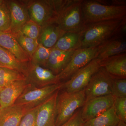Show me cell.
<instances>
[{"label": "cell", "instance_id": "25", "mask_svg": "<svg viewBox=\"0 0 126 126\" xmlns=\"http://www.w3.org/2000/svg\"><path fill=\"white\" fill-rule=\"evenodd\" d=\"M14 35L22 48L29 55L31 59L38 46V40L31 38L20 33Z\"/></svg>", "mask_w": 126, "mask_h": 126}, {"label": "cell", "instance_id": "12", "mask_svg": "<svg viewBox=\"0 0 126 126\" xmlns=\"http://www.w3.org/2000/svg\"><path fill=\"white\" fill-rule=\"evenodd\" d=\"M59 90L39 106L36 113V126H55L56 103Z\"/></svg>", "mask_w": 126, "mask_h": 126}, {"label": "cell", "instance_id": "27", "mask_svg": "<svg viewBox=\"0 0 126 126\" xmlns=\"http://www.w3.org/2000/svg\"><path fill=\"white\" fill-rule=\"evenodd\" d=\"M52 48H47L39 44L38 46L31 58V62L45 67Z\"/></svg>", "mask_w": 126, "mask_h": 126}, {"label": "cell", "instance_id": "4", "mask_svg": "<svg viewBox=\"0 0 126 126\" xmlns=\"http://www.w3.org/2000/svg\"><path fill=\"white\" fill-rule=\"evenodd\" d=\"M83 0H68L59 13L55 23L66 32L81 31L86 24L84 19Z\"/></svg>", "mask_w": 126, "mask_h": 126}, {"label": "cell", "instance_id": "11", "mask_svg": "<svg viewBox=\"0 0 126 126\" xmlns=\"http://www.w3.org/2000/svg\"><path fill=\"white\" fill-rule=\"evenodd\" d=\"M115 98L111 94L97 97L86 102L82 108V116L86 122L97 116L113 106Z\"/></svg>", "mask_w": 126, "mask_h": 126}, {"label": "cell", "instance_id": "7", "mask_svg": "<svg viewBox=\"0 0 126 126\" xmlns=\"http://www.w3.org/2000/svg\"><path fill=\"white\" fill-rule=\"evenodd\" d=\"M24 76L29 85L36 88L43 87L61 82L57 75L52 71L31 61L26 64Z\"/></svg>", "mask_w": 126, "mask_h": 126}, {"label": "cell", "instance_id": "26", "mask_svg": "<svg viewBox=\"0 0 126 126\" xmlns=\"http://www.w3.org/2000/svg\"><path fill=\"white\" fill-rule=\"evenodd\" d=\"M11 24L10 11L7 4L4 2L0 5V31L9 32Z\"/></svg>", "mask_w": 126, "mask_h": 126}, {"label": "cell", "instance_id": "1", "mask_svg": "<svg viewBox=\"0 0 126 126\" xmlns=\"http://www.w3.org/2000/svg\"><path fill=\"white\" fill-rule=\"evenodd\" d=\"M126 18L87 24L82 30L81 48L97 47L116 36H124Z\"/></svg>", "mask_w": 126, "mask_h": 126}, {"label": "cell", "instance_id": "18", "mask_svg": "<svg viewBox=\"0 0 126 126\" xmlns=\"http://www.w3.org/2000/svg\"><path fill=\"white\" fill-rule=\"evenodd\" d=\"M0 46L8 50L21 63H26L31 61L29 55L11 33L0 31Z\"/></svg>", "mask_w": 126, "mask_h": 126}, {"label": "cell", "instance_id": "34", "mask_svg": "<svg viewBox=\"0 0 126 126\" xmlns=\"http://www.w3.org/2000/svg\"><path fill=\"white\" fill-rule=\"evenodd\" d=\"M0 67H5V66H4V65H3L2 64H1V63H0Z\"/></svg>", "mask_w": 126, "mask_h": 126}, {"label": "cell", "instance_id": "24", "mask_svg": "<svg viewBox=\"0 0 126 126\" xmlns=\"http://www.w3.org/2000/svg\"><path fill=\"white\" fill-rule=\"evenodd\" d=\"M25 79L23 74L17 70L0 67V89L18 80Z\"/></svg>", "mask_w": 126, "mask_h": 126}, {"label": "cell", "instance_id": "17", "mask_svg": "<svg viewBox=\"0 0 126 126\" xmlns=\"http://www.w3.org/2000/svg\"><path fill=\"white\" fill-rule=\"evenodd\" d=\"M75 50L63 51L53 47L45 67L58 75L67 65Z\"/></svg>", "mask_w": 126, "mask_h": 126}, {"label": "cell", "instance_id": "22", "mask_svg": "<svg viewBox=\"0 0 126 126\" xmlns=\"http://www.w3.org/2000/svg\"><path fill=\"white\" fill-rule=\"evenodd\" d=\"M120 121L113 106L101 115L85 122L83 126H117Z\"/></svg>", "mask_w": 126, "mask_h": 126}, {"label": "cell", "instance_id": "30", "mask_svg": "<svg viewBox=\"0 0 126 126\" xmlns=\"http://www.w3.org/2000/svg\"><path fill=\"white\" fill-rule=\"evenodd\" d=\"M113 106L119 120L126 123V97L115 98Z\"/></svg>", "mask_w": 126, "mask_h": 126}, {"label": "cell", "instance_id": "20", "mask_svg": "<svg viewBox=\"0 0 126 126\" xmlns=\"http://www.w3.org/2000/svg\"><path fill=\"white\" fill-rule=\"evenodd\" d=\"M26 113L21 105L14 104L0 110V126H18Z\"/></svg>", "mask_w": 126, "mask_h": 126}, {"label": "cell", "instance_id": "19", "mask_svg": "<svg viewBox=\"0 0 126 126\" xmlns=\"http://www.w3.org/2000/svg\"><path fill=\"white\" fill-rule=\"evenodd\" d=\"M65 33L56 23H50L41 27L38 42L46 48H52L54 47L60 38Z\"/></svg>", "mask_w": 126, "mask_h": 126}, {"label": "cell", "instance_id": "5", "mask_svg": "<svg viewBox=\"0 0 126 126\" xmlns=\"http://www.w3.org/2000/svg\"><path fill=\"white\" fill-rule=\"evenodd\" d=\"M85 102L84 89L75 93L64 91L60 95L58 94L55 126H61L67 121L78 109L83 107Z\"/></svg>", "mask_w": 126, "mask_h": 126}, {"label": "cell", "instance_id": "2", "mask_svg": "<svg viewBox=\"0 0 126 126\" xmlns=\"http://www.w3.org/2000/svg\"><path fill=\"white\" fill-rule=\"evenodd\" d=\"M82 10L86 24L123 19L126 5H118L94 0H82Z\"/></svg>", "mask_w": 126, "mask_h": 126}, {"label": "cell", "instance_id": "36", "mask_svg": "<svg viewBox=\"0 0 126 126\" xmlns=\"http://www.w3.org/2000/svg\"><path fill=\"white\" fill-rule=\"evenodd\" d=\"M0 109H1L0 105Z\"/></svg>", "mask_w": 126, "mask_h": 126}, {"label": "cell", "instance_id": "10", "mask_svg": "<svg viewBox=\"0 0 126 126\" xmlns=\"http://www.w3.org/2000/svg\"><path fill=\"white\" fill-rule=\"evenodd\" d=\"M113 78L100 67L85 88L86 102L90 99L111 94Z\"/></svg>", "mask_w": 126, "mask_h": 126}, {"label": "cell", "instance_id": "8", "mask_svg": "<svg viewBox=\"0 0 126 126\" xmlns=\"http://www.w3.org/2000/svg\"><path fill=\"white\" fill-rule=\"evenodd\" d=\"M101 61L94 58L63 83L62 88L68 93L77 92L85 89L93 75L101 67Z\"/></svg>", "mask_w": 126, "mask_h": 126}, {"label": "cell", "instance_id": "29", "mask_svg": "<svg viewBox=\"0 0 126 126\" xmlns=\"http://www.w3.org/2000/svg\"><path fill=\"white\" fill-rule=\"evenodd\" d=\"M111 94L115 98L126 97V79L113 78Z\"/></svg>", "mask_w": 126, "mask_h": 126}, {"label": "cell", "instance_id": "13", "mask_svg": "<svg viewBox=\"0 0 126 126\" xmlns=\"http://www.w3.org/2000/svg\"><path fill=\"white\" fill-rule=\"evenodd\" d=\"M10 11L11 24L9 33L13 35L20 33L22 27L30 19L26 4L16 1H7Z\"/></svg>", "mask_w": 126, "mask_h": 126}, {"label": "cell", "instance_id": "3", "mask_svg": "<svg viewBox=\"0 0 126 126\" xmlns=\"http://www.w3.org/2000/svg\"><path fill=\"white\" fill-rule=\"evenodd\" d=\"M67 0H36L26 4L30 20L41 27L55 23Z\"/></svg>", "mask_w": 126, "mask_h": 126}, {"label": "cell", "instance_id": "31", "mask_svg": "<svg viewBox=\"0 0 126 126\" xmlns=\"http://www.w3.org/2000/svg\"><path fill=\"white\" fill-rule=\"evenodd\" d=\"M39 106L27 112L22 117L18 126H36V113Z\"/></svg>", "mask_w": 126, "mask_h": 126}, {"label": "cell", "instance_id": "28", "mask_svg": "<svg viewBox=\"0 0 126 126\" xmlns=\"http://www.w3.org/2000/svg\"><path fill=\"white\" fill-rule=\"evenodd\" d=\"M41 27L31 20L27 21L22 27L20 33L31 38L38 40Z\"/></svg>", "mask_w": 126, "mask_h": 126}, {"label": "cell", "instance_id": "23", "mask_svg": "<svg viewBox=\"0 0 126 126\" xmlns=\"http://www.w3.org/2000/svg\"><path fill=\"white\" fill-rule=\"evenodd\" d=\"M0 63L6 67L24 74L26 63H21L7 50L0 46Z\"/></svg>", "mask_w": 126, "mask_h": 126}, {"label": "cell", "instance_id": "6", "mask_svg": "<svg viewBox=\"0 0 126 126\" xmlns=\"http://www.w3.org/2000/svg\"><path fill=\"white\" fill-rule=\"evenodd\" d=\"M63 84V83L60 82L42 88H36L29 85L14 104L23 106L26 113L45 102L60 90Z\"/></svg>", "mask_w": 126, "mask_h": 126}, {"label": "cell", "instance_id": "33", "mask_svg": "<svg viewBox=\"0 0 126 126\" xmlns=\"http://www.w3.org/2000/svg\"><path fill=\"white\" fill-rule=\"evenodd\" d=\"M117 126H126V123L120 121Z\"/></svg>", "mask_w": 126, "mask_h": 126}, {"label": "cell", "instance_id": "9", "mask_svg": "<svg viewBox=\"0 0 126 126\" xmlns=\"http://www.w3.org/2000/svg\"><path fill=\"white\" fill-rule=\"evenodd\" d=\"M97 50V47L76 49L67 65L57 75L60 81H67L76 72L95 58Z\"/></svg>", "mask_w": 126, "mask_h": 126}, {"label": "cell", "instance_id": "32", "mask_svg": "<svg viewBox=\"0 0 126 126\" xmlns=\"http://www.w3.org/2000/svg\"><path fill=\"white\" fill-rule=\"evenodd\" d=\"M82 108L78 109L69 120L60 126H83L85 122L82 117Z\"/></svg>", "mask_w": 126, "mask_h": 126}, {"label": "cell", "instance_id": "35", "mask_svg": "<svg viewBox=\"0 0 126 126\" xmlns=\"http://www.w3.org/2000/svg\"><path fill=\"white\" fill-rule=\"evenodd\" d=\"M4 0H0V5L1 4L4 2Z\"/></svg>", "mask_w": 126, "mask_h": 126}, {"label": "cell", "instance_id": "15", "mask_svg": "<svg viewBox=\"0 0 126 126\" xmlns=\"http://www.w3.org/2000/svg\"><path fill=\"white\" fill-rule=\"evenodd\" d=\"M29 86L25 79H21L0 89L1 109L14 104L17 98Z\"/></svg>", "mask_w": 126, "mask_h": 126}, {"label": "cell", "instance_id": "14", "mask_svg": "<svg viewBox=\"0 0 126 126\" xmlns=\"http://www.w3.org/2000/svg\"><path fill=\"white\" fill-rule=\"evenodd\" d=\"M97 47L95 58L101 61L111 56L126 53V40L124 36H116Z\"/></svg>", "mask_w": 126, "mask_h": 126}, {"label": "cell", "instance_id": "16", "mask_svg": "<svg viewBox=\"0 0 126 126\" xmlns=\"http://www.w3.org/2000/svg\"><path fill=\"white\" fill-rule=\"evenodd\" d=\"M100 65L113 78L126 79V53L102 60Z\"/></svg>", "mask_w": 126, "mask_h": 126}, {"label": "cell", "instance_id": "21", "mask_svg": "<svg viewBox=\"0 0 126 126\" xmlns=\"http://www.w3.org/2000/svg\"><path fill=\"white\" fill-rule=\"evenodd\" d=\"M82 30L78 32H67L60 38L55 48L63 50H76L81 48Z\"/></svg>", "mask_w": 126, "mask_h": 126}]
</instances>
